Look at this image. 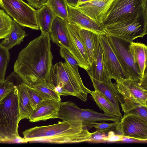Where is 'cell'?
<instances>
[{"label":"cell","instance_id":"cb8c5ba5","mask_svg":"<svg viewBox=\"0 0 147 147\" xmlns=\"http://www.w3.org/2000/svg\"><path fill=\"white\" fill-rule=\"evenodd\" d=\"M26 35L25 31L21 28L19 24L13 20L10 32L1 43L9 50L15 46L19 45Z\"/></svg>","mask_w":147,"mask_h":147},{"label":"cell","instance_id":"7a4b0ae2","mask_svg":"<svg viewBox=\"0 0 147 147\" xmlns=\"http://www.w3.org/2000/svg\"><path fill=\"white\" fill-rule=\"evenodd\" d=\"M25 142L55 144L78 143L90 141L94 132L89 131L80 120H64L57 123L36 126L23 132Z\"/></svg>","mask_w":147,"mask_h":147},{"label":"cell","instance_id":"f546056e","mask_svg":"<svg viewBox=\"0 0 147 147\" xmlns=\"http://www.w3.org/2000/svg\"><path fill=\"white\" fill-rule=\"evenodd\" d=\"M13 20L2 9H0V39L4 38L10 32Z\"/></svg>","mask_w":147,"mask_h":147},{"label":"cell","instance_id":"6da1fadb","mask_svg":"<svg viewBox=\"0 0 147 147\" xmlns=\"http://www.w3.org/2000/svg\"><path fill=\"white\" fill-rule=\"evenodd\" d=\"M50 40L49 33H41L19 53L14 70L22 83L32 87L48 82L53 57Z\"/></svg>","mask_w":147,"mask_h":147},{"label":"cell","instance_id":"83f0119b","mask_svg":"<svg viewBox=\"0 0 147 147\" xmlns=\"http://www.w3.org/2000/svg\"><path fill=\"white\" fill-rule=\"evenodd\" d=\"M120 122L114 121L111 123H107L104 122L101 123L93 122L90 123V128L93 127L96 129V131L94 132V135L114 131L117 134L119 135H119H121L119 129Z\"/></svg>","mask_w":147,"mask_h":147},{"label":"cell","instance_id":"44dd1931","mask_svg":"<svg viewBox=\"0 0 147 147\" xmlns=\"http://www.w3.org/2000/svg\"><path fill=\"white\" fill-rule=\"evenodd\" d=\"M36 15L41 33H50L52 23L56 17L52 10L45 4L41 8L36 10Z\"/></svg>","mask_w":147,"mask_h":147},{"label":"cell","instance_id":"d4e9b609","mask_svg":"<svg viewBox=\"0 0 147 147\" xmlns=\"http://www.w3.org/2000/svg\"><path fill=\"white\" fill-rule=\"evenodd\" d=\"M93 100L100 109L104 113L112 115L123 117L121 113L117 111L110 102L100 92L94 90L92 91L90 94Z\"/></svg>","mask_w":147,"mask_h":147},{"label":"cell","instance_id":"52a82bcc","mask_svg":"<svg viewBox=\"0 0 147 147\" xmlns=\"http://www.w3.org/2000/svg\"><path fill=\"white\" fill-rule=\"evenodd\" d=\"M115 81L117 89L124 101L120 106L124 114L140 105L147 107V90L139 82L126 78Z\"/></svg>","mask_w":147,"mask_h":147},{"label":"cell","instance_id":"4fadbf2b","mask_svg":"<svg viewBox=\"0 0 147 147\" xmlns=\"http://www.w3.org/2000/svg\"><path fill=\"white\" fill-rule=\"evenodd\" d=\"M104 66L109 79H127L105 35H99Z\"/></svg>","mask_w":147,"mask_h":147},{"label":"cell","instance_id":"5b68a950","mask_svg":"<svg viewBox=\"0 0 147 147\" xmlns=\"http://www.w3.org/2000/svg\"><path fill=\"white\" fill-rule=\"evenodd\" d=\"M20 121L18 89H15L0 101V139L3 141L20 138L18 128Z\"/></svg>","mask_w":147,"mask_h":147},{"label":"cell","instance_id":"30bf717a","mask_svg":"<svg viewBox=\"0 0 147 147\" xmlns=\"http://www.w3.org/2000/svg\"><path fill=\"white\" fill-rule=\"evenodd\" d=\"M106 36L127 78L139 82V73L129 50L131 43L108 34Z\"/></svg>","mask_w":147,"mask_h":147},{"label":"cell","instance_id":"8d00e7d4","mask_svg":"<svg viewBox=\"0 0 147 147\" xmlns=\"http://www.w3.org/2000/svg\"><path fill=\"white\" fill-rule=\"evenodd\" d=\"M147 71L146 70L142 79L139 82L140 84L146 90H147Z\"/></svg>","mask_w":147,"mask_h":147},{"label":"cell","instance_id":"4dcf8cb0","mask_svg":"<svg viewBox=\"0 0 147 147\" xmlns=\"http://www.w3.org/2000/svg\"><path fill=\"white\" fill-rule=\"evenodd\" d=\"M9 50L0 43V81L5 80L6 71L10 59Z\"/></svg>","mask_w":147,"mask_h":147},{"label":"cell","instance_id":"e575fe53","mask_svg":"<svg viewBox=\"0 0 147 147\" xmlns=\"http://www.w3.org/2000/svg\"><path fill=\"white\" fill-rule=\"evenodd\" d=\"M47 0H26L28 4L37 9L41 8L45 4Z\"/></svg>","mask_w":147,"mask_h":147},{"label":"cell","instance_id":"f35d334b","mask_svg":"<svg viewBox=\"0 0 147 147\" xmlns=\"http://www.w3.org/2000/svg\"><path fill=\"white\" fill-rule=\"evenodd\" d=\"M88 1L89 0H78V3H79L86 2Z\"/></svg>","mask_w":147,"mask_h":147},{"label":"cell","instance_id":"f1b7e54d","mask_svg":"<svg viewBox=\"0 0 147 147\" xmlns=\"http://www.w3.org/2000/svg\"><path fill=\"white\" fill-rule=\"evenodd\" d=\"M33 88L38 91L45 99L52 100L61 102V97L47 82L33 86Z\"/></svg>","mask_w":147,"mask_h":147},{"label":"cell","instance_id":"5bb4252c","mask_svg":"<svg viewBox=\"0 0 147 147\" xmlns=\"http://www.w3.org/2000/svg\"><path fill=\"white\" fill-rule=\"evenodd\" d=\"M114 0H91L78 3L74 7L92 19L102 24Z\"/></svg>","mask_w":147,"mask_h":147},{"label":"cell","instance_id":"8992f818","mask_svg":"<svg viewBox=\"0 0 147 147\" xmlns=\"http://www.w3.org/2000/svg\"><path fill=\"white\" fill-rule=\"evenodd\" d=\"M57 118L63 120H80L84 125L90 128V123L107 121H120L121 119L120 117L98 113L92 109H81L70 101L60 102Z\"/></svg>","mask_w":147,"mask_h":147},{"label":"cell","instance_id":"603a6c76","mask_svg":"<svg viewBox=\"0 0 147 147\" xmlns=\"http://www.w3.org/2000/svg\"><path fill=\"white\" fill-rule=\"evenodd\" d=\"M67 26L69 33L75 46L86 65L90 69L87 53L80 34V28L76 24L69 22Z\"/></svg>","mask_w":147,"mask_h":147},{"label":"cell","instance_id":"7402d4cb","mask_svg":"<svg viewBox=\"0 0 147 147\" xmlns=\"http://www.w3.org/2000/svg\"><path fill=\"white\" fill-rule=\"evenodd\" d=\"M86 71L89 76L96 80L105 81L109 79L104 66L102 51L100 44L98 46L96 59L90 66V69Z\"/></svg>","mask_w":147,"mask_h":147},{"label":"cell","instance_id":"277c9868","mask_svg":"<svg viewBox=\"0 0 147 147\" xmlns=\"http://www.w3.org/2000/svg\"><path fill=\"white\" fill-rule=\"evenodd\" d=\"M136 21L147 24V0H114L102 24L105 27Z\"/></svg>","mask_w":147,"mask_h":147},{"label":"cell","instance_id":"ffe728a7","mask_svg":"<svg viewBox=\"0 0 147 147\" xmlns=\"http://www.w3.org/2000/svg\"><path fill=\"white\" fill-rule=\"evenodd\" d=\"M20 121L29 118L34 110L31 105L26 84L22 83L17 85Z\"/></svg>","mask_w":147,"mask_h":147},{"label":"cell","instance_id":"d6986e66","mask_svg":"<svg viewBox=\"0 0 147 147\" xmlns=\"http://www.w3.org/2000/svg\"><path fill=\"white\" fill-rule=\"evenodd\" d=\"M80 34L87 53L90 66L96 59L98 46L99 35L90 31L81 29Z\"/></svg>","mask_w":147,"mask_h":147},{"label":"cell","instance_id":"60d3db41","mask_svg":"<svg viewBox=\"0 0 147 147\" xmlns=\"http://www.w3.org/2000/svg\"><path fill=\"white\" fill-rule=\"evenodd\" d=\"M90 0H89V1H90Z\"/></svg>","mask_w":147,"mask_h":147},{"label":"cell","instance_id":"836d02e7","mask_svg":"<svg viewBox=\"0 0 147 147\" xmlns=\"http://www.w3.org/2000/svg\"><path fill=\"white\" fill-rule=\"evenodd\" d=\"M128 115H135L147 119V107L141 105L129 111L123 117Z\"/></svg>","mask_w":147,"mask_h":147},{"label":"cell","instance_id":"3957f363","mask_svg":"<svg viewBox=\"0 0 147 147\" xmlns=\"http://www.w3.org/2000/svg\"><path fill=\"white\" fill-rule=\"evenodd\" d=\"M47 82L60 96H72L84 102L92 91L75 78L66 61L52 66Z\"/></svg>","mask_w":147,"mask_h":147},{"label":"cell","instance_id":"9a60e30c","mask_svg":"<svg viewBox=\"0 0 147 147\" xmlns=\"http://www.w3.org/2000/svg\"><path fill=\"white\" fill-rule=\"evenodd\" d=\"M67 8L68 22L76 24L81 29L90 31L98 35H108L102 24L93 20L77 9L67 4Z\"/></svg>","mask_w":147,"mask_h":147},{"label":"cell","instance_id":"ba28073f","mask_svg":"<svg viewBox=\"0 0 147 147\" xmlns=\"http://www.w3.org/2000/svg\"><path fill=\"white\" fill-rule=\"evenodd\" d=\"M0 7L20 26L39 29L36 10L22 0H0Z\"/></svg>","mask_w":147,"mask_h":147},{"label":"cell","instance_id":"1f68e13d","mask_svg":"<svg viewBox=\"0 0 147 147\" xmlns=\"http://www.w3.org/2000/svg\"><path fill=\"white\" fill-rule=\"evenodd\" d=\"M26 85L31 105L34 110L42 101L47 99L33 88Z\"/></svg>","mask_w":147,"mask_h":147},{"label":"cell","instance_id":"d590c367","mask_svg":"<svg viewBox=\"0 0 147 147\" xmlns=\"http://www.w3.org/2000/svg\"><path fill=\"white\" fill-rule=\"evenodd\" d=\"M123 137V136L120 135L109 134L108 136L106 138L105 140L112 142L119 141L122 140Z\"/></svg>","mask_w":147,"mask_h":147},{"label":"cell","instance_id":"4316f807","mask_svg":"<svg viewBox=\"0 0 147 147\" xmlns=\"http://www.w3.org/2000/svg\"><path fill=\"white\" fill-rule=\"evenodd\" d=\"M60 54L68 64L75 78L79 82H83L78 70V63L73 55L67 49L63 47H60Z\"/></svg>","mask_w":147,"mask_h":147},{"label":"cell","instance_id":"484cf974","mask_svg":"<svg viewBox=\"0 0 147 147\" xmlns=\"http://www.w3.org/2000/svg\"><path fill=\"white\" fill-rule=\"evenodd\" d=\"M45 4L56 16L68 22L67 4L65 0H47Z\"/></svg>","mask_w":147,"mask_h":147},{"label":"cell","instance_id":"e0dca14e","mask_svg":"<svg viewBox=\"0 0 147 147\" xmlns=\"http://www.w3.org/2000/svg\"><path fill=\"white\" fill-rule=\"evenodd\" d=\"M60 102L48 99L43 100L34 110L29 119L30 122L57 118Z\"/></svg>","mask_w":147,"mask_h":147},{"label":"cell","instance_id":"9c48e42d","mask_svg":"<svg viewBox=\"0 0 147 147\" xmlns=\"http://www.w3.org/2000/svg\"><path fill=\"white\" fill-rule=\"evenodd\" d=\"M67 22L55 17L49 33L50 39L60 47L67 49L77 61L79 66L87 71L89 69L85 64L70 36L67 26Z\"/></svg>","mask_w":147,"mask_h":147},{"label":"cell","instance_id":"7c38bea8","mask_svg":"<svg viewBox=\"0 0 147 147\" xmlns=\"http://www.w3.org/2000/svg\"><path fill=\"white\" fill-rule=\"evenodd\" d=\"M119 129L123 137L143 141L147 140V119L135 115L123 117Z\"/></svg>","mask_w":147,"mask_h":147},{"label":"cell","instance_id":"8fae6325","mask_svg":"<svg viewBox=\"0 0 147 147\" xmlns=\"http://www.w3.org/2000/svg\"><path fill=\"white\" fill-rule=\"evenodd\" d=\"M108 35L130 43L135 39L143 38L147 33V24L136 21L105 27Z\"/></svg>","mask_w":147,"mask_h":147},{"label":"cell","instance_id":"ab89813d","mask_svg":"<svg viewBox=\"0 0 147 147\" xmlns=\"http://www.w3.org/2000/svg\"><path fill=\"white\" fill-rule=\"evenodd\" d=\"M2 141H3V140L1 139H0V142H2Z\"/></svg>","mask_w":147,"mask_h":147},{"label":"cell","instance_id":"2e32d148","mask_svg":"<svg viewBox=\"0 0 147 147\" xmlns=\"http://www.w3.org/2000/svg\"><path fill=\"white\" fill-rule=\"evenodd\" d=\"M95 90L101 94L111 104L115 109L121 113L119 106L124 102L122 97L117 91L115 83L109 79L105 81H100L89 76Z\"/></svg>","mask_w":147,"mask_h":147},{"label":"cell","instance_id":"ac0fdd59","mask_svg":"<svg viewBox=\"0 0 147 147\" xmlns=\"http://www.w3.org/2000/svg\"><path fill=\"white\" fill-rule=\"evenodd\" d=\"M129 50L139 72L140 81L147 70V46L142 43L132 42L129 45Z\"/></svg>","mask_w":147,"mask_h":147},{"label":"cell","instance_id":"74e56055","mask_svg":"<svg viewBox=\"0 0 147 147\" xmlns=\"http://www.w3.org/2000/svg\"><path fill=\"white\" fill-rule=\"evenodd\" d=\"M67 4L75 7L78 3V0H65Z\"/></svg>","mask_w":147,"mask_h":147},{"label":"cell","instance_id":"d6a6232c","mask_svg":"<svg viewBox=\"0 0 147 147\" xmlns=\"http://www.w3.org/2000/svg\"><path fill=\"white\" fill-rule=\"evenodd\" d=\"M16 86L8 78L0 81V101L13 91Z\"/></svg>","mask_w":147,"mask_h":147}]
</instances>
